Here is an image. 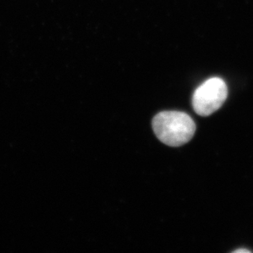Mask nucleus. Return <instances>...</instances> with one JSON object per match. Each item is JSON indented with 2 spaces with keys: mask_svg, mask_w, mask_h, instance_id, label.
<instances>
[{
  "mask_svg": "<svg viewBox=\"0 0 253 253\" xmlns=\"http://www.w3.org/2000/svg\"><path fill=\"white\" fill-rule=\"evenodd\" d=\"M152 126L160 141L175 147L189 142L196 131V125L192 118L179 111L158 113L153 120Z\"/></svg>",
  "mask_w": 253,
  "mask_h": 253,
  "instance_id": "nucleus-1",
  "label": "nucleus"
},
{
  "mask_svg": "<svg viewBox=\"0 0 253 253\" xmlns=\"http://www.w3.org/2000/svg\"><path fill=\"white\" fill-rule=\"evenodd\" d=\"M227 95L225 82L219 78H210L194 91L192 105L195 112L201 116L212 114L222 106Z\"/></svg>",
  "mask_w": 253,
  "mask_h": 253,
  "instance_id": "nucleus-2",
  "label": "nucleus"
},
{
  "mask_svg": "<svg viewBox=\"0 0 253 253\" xmlns=\"http://www.w3.org/2000/svg\"><path fill=\"white\" fill-rule=\"evenodd\" d=\"M234 253H250V251H249V250H247V249H239V250H236V251H234Z\"/></svg>",
  "mask_w": 253,
  "mask_h": 253,
  "instance_id": "nucleus-3",
  "label": "nucleus"
}]
</instances>
